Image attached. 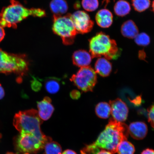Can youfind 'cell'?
Masks as SVG:
<instances>
[{"instance_id":"6da1fadb","label":"cell","mask_w":154,"mask_h":154,"mask_svg":"<svg viewBox=\"0 0 154 154\" xmlns=\"http://www.w3.org/2000/svg\"><path fill=\"white\" fill-rule=\"evenodd\" d=\"M128 134V127L126 124L111 118L97 139L93 143L86 146L82 154H96L101 150L116 153L119 144L127 140Z\"/></svg>"},{"instance_id":"7a4b0ae2","label":"cell","mask_w":154,"mask_h":154,"mask_svg":"<svg viewBox=\"0 0 154 154\" xmlns=\"http://www.w3.org/2000/svg\"><path fill=\"white\" fill-rule=\"evenodd\" d=\"M30 16L43 18L46 13L43 9H28L18 1L11 0L10 5L3 8L0 12V24L3 28L16 29L17 24Z\"/></svg>"},{"instance_id":"3957f363","label":"cell","mask_w":154,"mask_h":154,"mask_svg":"<svg viewBox=\"0 0 154 154\" xmlns=\"http://www.w3.org/2000/svg\"><path fill=\"white\" fill-rule=\"evenodd\" d=\"M90 52L92 58L105 57L115 59L120 56V51L115 40L104 32H98L89 40Z\"/></svg>"},{"instance_id":"277c9868","label":"cell","mask_w":154,"mask_h":154,"mask_svg":"<svg viewBox=\"0 0 154 154\" xmlns=\"http://www.w3.org/2000/svg\"><path fill=\"white\" fill-rule=\"evenodd\" d=\"M15 140V147L18 153L34 154L44 149L46 143L52 140L43 132L36 133L22 131Z\"/></svg>"},{"instance_id":"5b68a950","label":"cell","mask_w":154,"mask_h":154,"mask_svg":"<svg viewBox=\"0 0 154 154\" xmlns=\"http://www.w3.org/2000/svg\"><path fill=\"white\" fill-rule=\"evenodd\" d=\"M29 63L24 54L10 53L0 49V73H14L20 78L29 70Z\"/></svg>"},{"instance_id":"8992f818","label":"cell","mask_w":154,"mask_h":154,"mask_svg":"<svg viewBox=\"0 0 154 154\" xmlns=\"http://www.w3.org/2000/svg\"><path fill=\"white\" fill-rule=\"evenodd\" d=\"M52 30L54 33L61 37L63 43L66 45L74 43L78 34L70 14L64 16L54 15Z\"/></svg>"},{"instance_id":"52a82bcc","label":"cell","mask_w":154,"mask_h":154,"mask_svg":"<svg viewBox=\"0 0 154 154\" xmlns=\"http://www.w3.org/2000/svg\"><path fill=\"white\" fill-rule=\"evenodd\" d=\"M70 80L82 91H92L97 83V75L91 67H81L76 74L73 75Z\"/></svg>"},{"instance_id":"ba28073f","label":"cell","mask_w":154,"mask_h":154,"mask_svg":"<svg viewBox=\"0 0 154 154\" xmlns=\"http://www.w3.org/2000/svg\"><path fill=\"white\" fill-rule=\"evenodd\" d=\"M71 18L78 34L87 33L93 28L94 22L85 11H77L71 14Z\"/></svg>"},{"instance_id":"9c48e42d","label":"cell","mask_w":154,"mask_h":154,"mask_svg":"<svg viewBox=\"0 0 154 154\" xmlns=\"http://www.w3.org/2000/svg\"><path fill=\"white\" fill-rule=\"evenodd\" d=\"M111 108L112 118L117 122H123L127 120L128 113V108L125 102L117 98L109 103Z\"/></svg>"},{"instance_id":"30bf717a","label":"cell","mask_w":154,"mask_h":154,"mask_svg":"<svg viewBox=\"0 0 154 154\" xmlns=\"http://www.w3.org/2000/svg\"><path fill=\"white\" fill-rule=\"evenodd\" d=\"M38 113L42 120L47 121L51 118L54 110L51 98L45 97L42 100L38 102Z\"/></svg>"},{"instance_id":"8fae6325","label":"cell","mask_w":154,"mask_h":154,"mask_svg":"<svg viewBox=\"0 0 154 154\" xmlns=\"http://www.w3.org/2000/svg\"><path fill=\"white\" fill-rule=\"evenodd\" d=\"M129 134L136 140H141L146 137L147 134V125L143 122H135L131 123L128 127Z\"/></svg>"},{"instance_id":"7c38bea8","label":"cell","mask_w":154,"mask_h":154,"mask_svg":"<svg viewBox=\"0 0 154 154\" xmlns=\"http://www.w3.org/2000/svg\"><path fill=\"white\" fill-rule=\"evenodd\" d=\"M91 54L85 50H79L74 52L72 56L73 63L81 67L89 66L92 61Z\"/></svg>"},{"instance_id":"4fadbf2b","label":"cell","mask_w":154,"mask_h":154,"mask_svg":"<svg viewBox=\"0 0 154 154\" xmlns=\"http://www.w3.org/2000/svg\"><path fill=\"white\" fill-rule=\"evenodd\" d=\"M95 20L98 26L103 28H107L112 25L113 15L109 10L103 9L96 13Z\"/></svg>"},{"instance_id":"5bb4252c","label":"cell","mask_w":154,"mask_h":154,"mask_svg":"<svg viewBox=\"0 0 154 154\" xmlns=\"http://www.w3.org/2000/svg\"><path fill=\"white\" fill-rule=\"evenodd\" d=\"M112 69V65L107 59L104 57H100L96 61L95 65V70L102 77L109 75Z\"/></svg>"},{"instance_id":"9a60e30c","label":"cell","mask_w":154,"mask_h":154,"mask_svg":"<svg viewBox=\"0 0 154 154\" xmlns=\"http://www.w3.org/2000/svg\"><path fill=\"white\" fill-rule=\"evenodd\" d=\"M121 33L125 37L134 38L139 34V30L133 21L129 20L122 24L121 28Z\"/></svg>"},{"instance_id":"2e32d148","label":"cell","mask_w":154,"mask_h":154,"mask_svg":"<svg viewBox=\"0 0 154 154\" xmlns=\"http://www.w3.org/2000/svg\"><path fill=\"white\" fill-rule=\"evenodd\" d=\"M50 8L54 15L61 16L67 12L68 5L65 0H52Z\"/></svg>"},{"instance_id":"e0dca14e","label":"cell","mask_w":154,"mask_h":154,"mask_svg":"<svg viewBox=\"0 0 154 154\" xmlns=\"http://www.w3.org/2000/svg\"><path fill=\"white\" fill-rule=\"evenodd\" d=\"M113 10L115 14L117 16L124 17L130 12L131 5L128 2L125 0H119L115 4Z\"/></svg>"},{"instance_id":"ac0fdd59","label":"cell","mask_w":154,"mask_h":154,"mask_svg":"<svg viewBox=\"0 0 154 154\" xmlns=\"http://www.w3.org/2000/svg\"><path fill=\"white\" fill-rule=\"evenodd\" d=\"M95 112L98 117L103 119H107L111 113V108L109 103L101 102L97 104L95 107Z\"/></svg>"},{"instance_id":"d6986e66","label":"cell","mask_w":154,"mask_h":154,"mask_svg":"<svg viewBox=\"0 0 154 154\" xmlns=\"http://www.w3.org/2000/svg\"><path fill=\"white\" fill-rule=\"evenodd\" d=\"M45 87L46 91L51 94H55L60 88V82L58 79L50 78L45 81Z\"/></svg>"},{"instance_id":"ffe728a7","label":"cell","mask_w":154,"mask_h":154,"mask_svg":"<svg viewBox=\"0 0 154 154\" xmlns=\"http://www.w3.org/2000/svg\"><path fill=\"white\" fill-rule=\"evenodd\" d=\"M135 151V149L133 144L127 140L121 142L117 149L118 154H134Z\"/></svg>"},{"instance_id":"44dd1931","label":"cell","mask_w":154,"mask_h":154,"mask_svg":"<svg viewBox=\"0 0 154 154\" xmlns=\"http://www.w3.org/2000/svg\"><path fill=\"white\" fill-rule=\"evenodd\" d=\"M45 154H61L62 149L60 144L52 140L46 143L44 148Z\"/></svg>"},{"instance_id":"7402d4cb","label":"cell","mask_w":154,"mask_h":154,"mask_svg":"<svg viewBox=\"0 0 154 154\" xmlns=\"http://www.w3.org/2000/svg\"><path fill=\"white\" fill-rule=\"evenodd\" d=\"M132 4L134 10L138 12H143L149 9L151 5L150 0H132Z\"/></svg>"},{"instance_id":"603a6c76","label":"cell","mask_w":154,"mask_h":154,"mask_svg":"<svg viewBox=\"0 0 154 154\" xmlns=\"http://www.w3.org/2000/svg\"><path fill=\"white\" fill-rule=\"evenodd\" d=\"M82 5L85 10L92 12L98 8L99 2L98 0H82Z\"/></svg>"},{"instance_id":"cb8c5ba5","label":"cell","mask_w":154,"mask_h":154,"mask_svg":"<svg viewBox=\"0 0 154 154\" xmlns=\"http://www.w3.org/2000/svg\"><path fill=\"white\" fill-rule=\"evenodd\" d=\"M134 41L138 45L146 47L149 44L150 38L147 34L142 32L138 34L134 38Z\"/></svg>"},{"instance_id":"d4e9b609","label":"cell","mask_w":154,"mask_h":154,"mask_svg":"<svg viewBox=\"0 0 154 154\" xmlns=\"http://www.w3.org/2000/svg\"><path fill=\"white\" fill-rule=\"evenodd\" d=\"M148 121L154 128V104L148 109Z\"/></svg>"},{"instance_id":"484cf974","label":"cell","mask_w":154,"mask_h":154,"mask_svg":"<svg viewBox=\"0 0 154 154\" xmlns=\"http://www.w3.org/2000/svg\"><path fill=\"white\" fill-rule=\"evenodd\" d=\"M31 87L34 91L38 92L41 89L42 87L41 83L35 78H34V80L31 82Z\"/></svg>"},{"instance_id":"4316f807","label":"cell","mask_w":154,"mask_h":154,"mask_svg":"<svg viewBox=\"0 0 154 154\" xmlns=\"http://www.w3.org/2000/svg\"><path fill=\"white\" fill-rule=\"evenodd\" d=\"M70 96L72 99L77 100L80 97L81 93L80 91H78V90H73V91L70 92Z\"/></svg>"},{"instance_id":"83f0119b","label":"cell","mask_w":154,"mask_h":154,"mask_svg":"<svg viewBox=\"0 0 154 154\" xmlns=\"http://www.w3.org/2000/svg\"><path fill=\"white\" fill-rule=\"evenodd\" d=\"M5 32L2 26L0 24V43L2 41L5 36Z\"/></svg>"},{"instance_id":"f1b7e54d","label":"cell","mask_w":154,"mask_h":154,"mask_svg":"<svg viewBox=\"0 0 154 154\" xmlns=\"http://www.w3.org/2000/svg\"><path fill=\"white\" fill-rule=\"evenodd\" d=\"M141 154H154V150L149 149H146L142 152Z\"/></svg>"},{"instance_id":"f546056e","label":"cell","mask_w":154,"mask_h":154,"mask_svg":"<svg viewBox=\"0 0 154 154\" xmlns=\"http://www.w3.org/2000/svg\"><path fill=\"white\" fill-rule=\"evenodd\" d=\"M5 95V91L4 89L0 84V100L3 99Z\"/></svg>"},{"instance_id":"4dcf8cb0","label":"cell","mask_w":154,"mask_h":154,"mask_svg":"<svg viewBox=\"0 0 154 154\" xmlns=\"http://www.w3.org/2000/svg\"><path fill=\"white\" fill-rule=\"evenodd\" d=\"M61 154H77L74 151L72 150L67 149L65 150Z\"/></svg>"},{"instance_id":"1f68e13d","label":"cell","mask_w":154,"mask_h":154,"mask_svg":"<svg viewBox=\"0 0 154 154\" xmlns=\"http://www.w3.org/2000/svg\"><path fill=\"white\" fill-rule=\"evenodd\" d=\"M96 154H112L110 152L105 150H101Z\"/></svg>"},{"instance_id":"d6a6232c","label":"cell","mask_w":154,"mask_h":154,"mask_svg":"<svg viewBox=\"0 0 154 154\" xmlns=\"http://www.w3.org/2000/svg\"><path fill=\"white\" fill-rule=\"evenodd\" d=\"M115 1V0H113ZM111 0H103V2H102V5H104L105 7H106L109 3L110 2Z\"/></svg>"},{"instance_id":"836d02e7","label":"cell","mask_w":154,"mask_h":154,"mask_svg":"<svg viewBox=\"0 0 154 154\" xmlns=\"http://www.w3.org/2000/svg\"><path fill=\"white\" fill-rule=\"evenodd\" d=\"M152 11L153 13H154V0H153V1L152 2Z\"/></svg>"},{"instance_id":"e575fe53","label":"cell","mask_w":154,"mask_h":154,"mask_svg":"<svg viewBox=\"0 0 154 154\" xmlns=\"http://www.w3.org/2000/svg\"><path fill=\"white\" fill-rule=\"evenodd\" d=\"M6 154H17L13 152H8Z\"/></svg>"}]
</instances>
